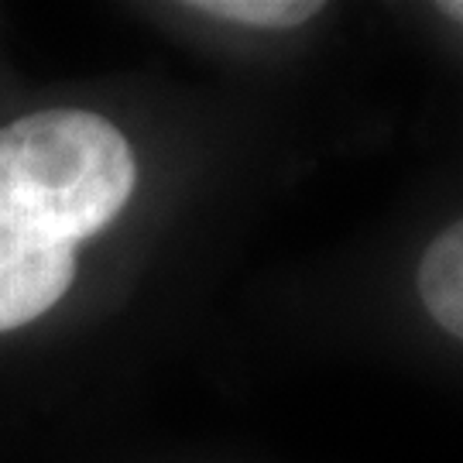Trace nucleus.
I'll use <instances>...</instances> for the list:
<instances>
[{
    "instance_id": "obj_1",
    "label": "nucleus",
    "mask_w": 463,
    "mask_h": 463,
    "mask_svg": "<svg viewBox=\"0 0 463 463\" xmlns=\"http://www.w3.org/2000/svg\"><path fill=\"white\" fill-rule=\"evenodd\" d=\"M134 183L131 145L107 117L42 110L0 128V193L59 244L103 231Z\"/></svg>"
},
{
    "instance_id": "obj_2",
    "label": "nucleus",
    "mask_w": 463,
    "mask_h": 463,
    "mask_svg": "<svg viewBox=\"0 0 463 463\" xmlns=\"http://www.w3.org/2000/svg\"><path fill=\"white\" fill-rule=\"evenodd\" d=\"M76 279V250L34 227L0 193V333L45 316Z\"/></svg>"
},
{
    "instance_id": "obj_3",
    "label": "nucleus",
    "mask_w": 463,
    "mask_h": 463,
    "mask_svg": "<svg viewBox=\"0 0 463 463\" xmlns=\"http://www.w3.org/2000/svg\"><path fill=\"white\" fill-rule=\"evenodd\" d=\"M419 296L430 316L449 333L463 336V227L453 223L432 241L419 265Z\"/></svg>"
},
{
    "instance_id": "obj_4",
    "label": "nucleus",
    "mask_w": 463,
    "mask_h": 463,
    "mask_svg": "<svg viewBox=\"0 0 463 463\" xmlns=\"http://www.w3.org/2000/svg\"><path fill=\"white\" fill-rule=\"evenodd\" d=\"M189 7L199 14L223 17V21L248 24V28H296L319 14L323 4H313V0H199Z\"/></svg>"
},
{
    "instance_id": "obj_5",
    "label": "nucleus",
    "mask_w": 463,
    "mask_h": 463,
    "mask_svg": "<svg viewBox=\"0 0 463 463\" xmlns=\"http://www.w3.org/2000/svg\"><path fill=\"white\" fill-rule=\"evenodd\" d=\"M443 11H447L453 21H460V4H443Z\"/></svg>"
}]
</instances>
